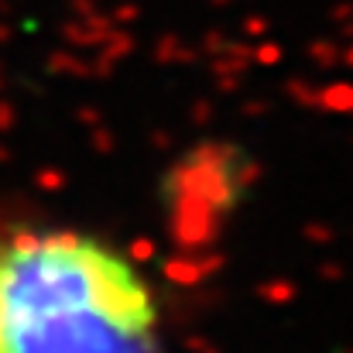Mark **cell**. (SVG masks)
Returning <instances> with one entry per match:
<instances>
[{"instance_id": "1", "label": "cell", "mask_w": 353, "mask_h": 353, "mask_svg": "<svg viewBox=\"0 0 353 353\" xmlns=\"http://www.w3.org/2000/svg\"><path fill=\"white\" fill-rule=\"evenodd\" d=\"M148 278L76 230L0 240V353H161Z\"/></svg>"}]
</instances>
